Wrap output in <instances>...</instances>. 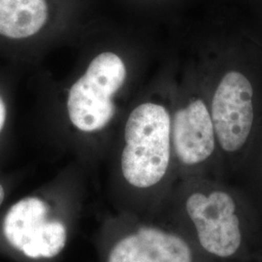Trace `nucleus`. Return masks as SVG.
Wrapping results in <instances>:
<instances>
[{
    "mask_svg": "<svg viewBox=\"0 0 262 262\" xmlns=\"http://www.w3.org/2000/svg\"><path fill=\"white\" fill-rule=\"evenodd\" d=\"M253 85L238 71L226 73L215 90L211 118L223 150L235 152L248 140L253 123Z\"/></svg>",
    "mask_w": 262,
    "mask_h": 262,
    "instance_id": "nucleus-6",
    "label": "nucleus"
},
{
    "mask_svg": "<svg viewBox=\"0 0 262 262\" xmlns=\"http://www.w3.org/2000/svg\"><path fill=\"white\" fill-rule=\"evenodd\" d=\"M6 119V108L2 98L0 97V132L2 130Z\"/></svg>",
    "mask_w": 262,
    "mask_h": 262,
    "instance_id": "nucleus-9",
    "label": "nucleus"
},
{
    "mask_svg": "<svg viewBox=\"0 0 262 262\" xmlns=\"http://www.w3.org/2000/svg\"><path fill=\"white\" fill-rule=\"evenodd\" d=\"M100 262H196L190 237L176 225L115 213L95 236Z\"/></svg>",
    "mask_w": 262,
    "mask_h": 262,
    "instance_id": "nucleus-3",
    "label": "nucleus"
},
{
    "mask_svg": "<svg viewBox=\"0 0 262 262\" xmlns=\"http://www.w3.org/2000/svg\"><path fill=\"white\" fill-rule=\"evenodd\" d=\"M126 69L122 58L111 52L96 56L70 89L67 110L79 130H101L115 113L112 97L124 83Z\"/></svg>",
    "mask_w": 262,
    "mask_h": 262,
    "instance_id": "nucleus-5",
    "label": "nucleus"
},
{
    "mask_svg": "<svg viewBox=\"0 0 262 262\" xmlns=\"http://www.w3.org/2000/svg\"><path fill=\"white\" fill-rule=\"evenodd\" d=\"M175 225L189 228L199 247L217 258H230L243 245V230L234 198L224 190L192 191L173 206Z\"/></svg>",
    "mask_w": 262,
    "mask_h": 262,
    "instance_id": "nucleus-4",
    "label": "nucleus"
},
{
    "mask_svg": "<svg viewBox=\"0 0 262 262\" xmlns=\"http://www.w3.org/2000/svg\"><path fill=\"white\" fill-rule=\"evenodd\" d=\"M48 19L46 0H0V34L23 39L36 34Z\"/></svg>",
    "mask_w": 262,
    "mask_h": 262,
    "instance_id": "nucleus-8",
    "label": "nucleus"
},
{
    "mask_svg": "<svg viewBox=\"0 0 262 262\" xmlns=\"http://www.w3.org/2000/svg\"><path fill=\"white\" fill-rule=\"evenodd\" d=\"M6 196V191H5V187L2 185V183H0V207L2 205V203L4 202V199Z\"/></svg>",
    "mask_w": 262,
    "mask_h": 262,
    "instance_id": "nucleus-10",
    "label": "nucleus"
},
{
    "mask_svg": "<svg viewBox=\"0 0 262 262\" xmlns=\"http://www.w3.org/2000/svg\"><path fill=\"white\" fill-rule=\"evenodd\" d=\"M172 155L171 119L163 106L141 104L125 124L120 174L126 193L116 213L152 220L149 196L168 173Z\"/></svg>",
    "mask_w": 262,
    "mask_h": 262,
    "instance_id": "nucleus-2",
    "label": "nucleus"
},
{
    "mask_svg": "<svg viewBox=\"0 0 262 262\" xmlns=\"http://www.w3.org/2000/svg\"><path fill=\"white\" fill-rule=\"evenodd\" d=\"M82 211L81 197L60 189L24 197L0 217V248L23 262H59Z\"/></svg>",
    "mask_w": 262,
    "mask_h": 262,
    "instance_id": "nucleus-1",
    "label": "nucleus"
},
{
    "mask_svg": "<svg viewBox=\"0 0 262 262\" xmlns=\"http://www.w3.org/2000/svg\"><path fill=\"white\" fill-rule=\"evenodd\" d=\"M171 143L175 157L184 166H195L212 156L215 129L211 114L202 100L196 99L175 114Z\"/></svg>",
    "mask_w": 262,
    "mask_h": 262,
    "instance_id": "nucleus-7",
    "label": "nucleus"
}]
</instances>
